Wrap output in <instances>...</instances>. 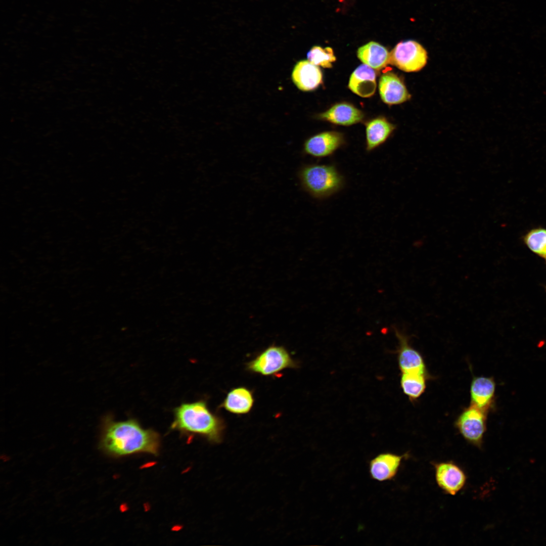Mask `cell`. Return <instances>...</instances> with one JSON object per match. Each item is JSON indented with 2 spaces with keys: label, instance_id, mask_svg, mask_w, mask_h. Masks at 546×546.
Returning <instances> with one entry per match:
<instances>
[{
  "label": "cell",
  "instance_id": "obj_21",
  "mask_svg": "<svg viewBox=\"0 0 546 546\" xmlns=\"http://www.w3.org/2000/svg\"><path fill=\"white\" fill-rule=\"evenodd\" d=\"M524 242L532 251L541 256H546L545 229L538 228L530 230L525 235Z\"/></svg>",
  "mask_w": 546,
  "mask_h": 546
},
{
  "label": "cell",
  "instance_id": "obj_15",
  "mask_svg": "<svg viewBox=\"0 0 546 546\" xmlns=\"http://www.w3.org/2000/svg\"><path fill=\"white\" fill-rule=\"evenodd\" d=\"M320 118L338 125H350L361 121L363 114L352 105L341 103L321 114Z\"/></svg>",
  "mask_w": 546,
  "mask_h": 546
},
{
  "label": "cell",
  "instance_id": "obj_12",
  "mask_svg": "<svg viewBox=\"0 0 546 546\" xmlns=\"http://www.w3.org/2000/svg\"><path fill=\"white\" fill-rule=\"evenodd\" d=\"M495 383L491 377H474L470 385V404L487 413L492 405Z\"/></svg>",
  "mask_w": 546,
  "mask_h": 546
},
{
  "label": "cell",
  "instance_id": "obj_14",
  "mask_svg": "<svg viewBox=\"0 0 546 546\" xmlns=\"http://www.w3.org/2000/svg\"><path fill=\"white\" fill-rule=\"evenodd\" d=\"M376 72L374 69L363 64L357 67L352 73L348 87L353 93L361 97H370L376 91Z\"/></svg>",
  "mask_w": 546,
  "mask_h": 546
},
{
  "label": "cell",
  "instance_id": "obj_1",
  "mask_svg": "<svg viewBox=\"0 0 546 546\" xmlns=\"http://www.w3.org/2000/svg\"><path fill=\"white\" fill-rule=\"evenodd\" d=\"M103 425L100 445L106 452L116 457L158 453L159 434L152 429L144 428L136 419L115 421L108 416Z\"/></svg>",
  "mask_w": 546,
  "mask_h": 546
},
{
  "label": "cell",
  "instance_id": "obj_10",
  "mask_svg": "<svg viewBox=\"0 0 546 546\" xmlns=\"http://www.w3.org/2000/svg\"><path fill=\"white\" fill-rule=\"evenodd\" d=\"M342 134L336 131H326L308 139L304 144V152L315 158H323L333 154L344 144Z\"/></svg>",
  "mask_w": 546,
  "mask_h": 546
},
{
  "label": "cell",
  "instance_id": "obj_7",
  "mask_svg": "<svg viewBox=\"0 0 546 546\" xmlns=\"http://www.w3.org/2000/svg\"><path fill=\"white\" fill-rule=\"evenodd\" d=\"M437 485L445 493L454 495L465 486L467 476L464 471L452 461L433 464Z\"/></svg>",
  "mask_w": 546,
  "mask_h": 546
},
{
  "label": "cell",
  "instance_id": "obj_22",
  "mask_svg": "<svg viewBox=\"0 0 546 546\" xmlns=\"http://www.w3.org/2000/svg\"><path fill=\"white\" fill-rule=\"evenodd\" d=\"M545 257H546V256H545Z\"/></svg>",
  "mask_w": 546,
  "mask_h": 546
},
{
  "label": "cell",
  "instance_id": "obj_5",
  "mask_svg": "<svg viewBox=\"0 0 546 546\" xmlns=\"http://www.w3.org/2000/svg\"><path fill=\"white\" fill-rule=\"evenodd\" d=\"M296 367L295 362L283 346L271 345L247 365L248 369L263 376H270L286 369Z\"/></svg>",
  "mask_w": 546,
  "mask_h": 546
},
{
  "label": "cell",
  "instance_id": "obj_9",
  "mask_svg": "<svg viewBox=\"0 0 546 546\" xmlns=\"http://www.w3.org/2000/svg\"><path fill=\"white\" fill-rule=\"evenodd\" d=\"M406 453L399 455L390 452L377 454L369 462V473L372 479L380 481L393 479L397 475Z\"/></svg>",
  "mask_w": 546,
  "mask_h": 546
},
{
  "label": "cell",
  "instance_id": "obj_18",
  "mask_svg": "<svg viewBox=\"0 0 546 546\" xmlns=\"http://www.w3.org/2000/svg\"><path fill=\"white\" fill-rule=\"evenodd\" d=\"M394 129V125L385 118L369 122L366 125L367 150L371 151L384 143Z\"/></svg>",
  "mask_w": 546,
  "mask_h": 546
},
{
  "label": "cell",
  "instance_id": "obj_8",
  "mask_svg": "<svg viewBox=\"0 0 546 546\" xmlns=\"http://www.w3.org/2000/svg\"><path fill=\"white\" fill-rule=\"evenodd\" d=\"M398 341V363L402 373H417L429 374L421 354L409 343V337L394 329Z\"/></svg>",
  "mask_w": 546,
  "mask_h": 546
},
{
  "label": "cell",
  "instance_id": "obj_20",
  "mask_svg": "<svg viewBox=\"0 0 546 546\" xmlns=\"http://www.w3.org/2000/svg\"><path fill=\"white\" fill-rule=\"evenodd\" d=\"M307 60L312 64L323 68H330L336 60L333 49L330 47L323 48L315 46L307 54Z\"/></svg>",
  "mask_w": 546,
  "mask_h": 546
},
{
  "label": "cell",
  "instance_id": "obj_2",
  "mask_svg": "<svg viewBox=\"0 0 546 546\" xmlns=\"http://www.w3.org/2000/svg\"><path fill=\"white\" fill-rule=\"evenodd\" d=\"M173 417L170 429L183 435L201 436L213 442L221 439L222 421L210 411L205 400L182 403L173 410Z\"/></svg>",
  "mask_w": 546,
  "mask_h": 546
},
{
  "label": "cell",
  "instance_id": "obj_17",
  "mask_svg": "<svg viewBox=\"0 0 546 546\" xmlns=\"http://www.w3.org/2000/svg\"><path fill=\"white\" fill-rule=\"evenodd\" d=\"M359 59L374 69L381 70L390 64V53L380 43L370 41L360 47L357 52Z\"/></svg>",
  "mask_w": 546,
  "mask_h": 546
},
{
  "label": "cell",
  "instance_id": "obj_4",
  "mask_svg": "<svg viewBox=\"0 0 546 546\" xmlns=\"http://www.w3.org/2000/svg\"><path fill=\"white\" fill-rule=\"evenodd\" d=\"M487 413L470 404L457 417L454 426L470 444L481 448L486 431Z\"/></svg>",
  "mask_w": 546,
  "mask_h": 546
},
{
  "label": "cell",
  "instance_id": "obj_3",
  "mask_svg": "<svg viewBox=\"0 0 546 546\" xmlns=\"http://www.w3.org/2000/svg\"><path fill=\"white\" fill-rule=\"evenodd\" d=\"M303 189L313 198L323 199L340 191L344 178L331 164H309L302 166L298 173Z\"/></svg>",
  "mask_w": 546,
  "mask_h": 546
},
{
  "label": "cell",
  "instance_id": "obj_13",
  "mask_svg": "<svg viewBox=\"0 0 546 546\" xmlns=\"http://www.w3.org/2000/svg\"><path fill=\"white\" fill-rule=\"evenodd\" d=\"M291 77L297 87L304 92L316 89L323 81L320 68L308 60H301L295 64Z\"/></svg>",
  "mask_w": 546,
  "mask_h": 546
},
{
  "label": "cell",
  "instance_id": "obj_16",
  "mask_svg": "<svg viewBox=\"0 0 546 546\" xmlns=\"http://www.w3.org/2000/svg\"><path fill=\"white\" fill-rule=\"evenodd\" d=\"M254 401L253 394L249 389L239 387L229 392L222 406L228 412L234 414H245L251 410Z\"/></svg>",
  "mask_w": 546,
  "mask_h": 546
},
{
  "label": "cell",
  "instance_id": "obj_11",
  "mask_svg": "<svg viewBox=\"0 0 546 546\" xmlns=\"http://www.w3.org/2000/svg\"><path fill=\"white\" fill-rule=\"evenodd\" d=\"M379 90L382 101L388 105L400 104L411 98L403 81L392 72H386L381 75Z\"/></svg>",
  "mask_w": 546,
  "mask_h": 546
},
{
  "label": "cell",
  "instance_id": "obj_19",
  "mask_svg": "<svg viewBox=\"0 0 546 546\" xmlns=\"http://www.w3.org/2000/svg\"><path fill=\"white\" fill-rule=\"evenodd\" d=\"M429 374L402 373L400 386L403 392L412 402L416 401L424 393Z\"/></svg>",
  "mask_w": 546,
  "mask_h": 546
},
{
  "label": "cell",
  "instance_id": "obj_6",
  "mask_svg": "<svg viewBox=\"0 0 546 546\" xmlns=\"http://www.w3.org/2000/svg\"><path fill=\"white\" fill-rule=\"evenodd\" d=\"M427 59V52L422 44L407 40L398 42L391 51L389 63L405 72H416L426 65Z\"/></svg>",
  "mask_w": 546,
  "mask_h": 546
}]
</instances>
